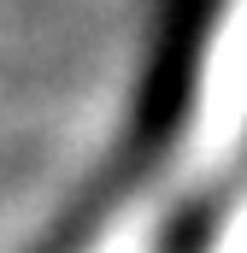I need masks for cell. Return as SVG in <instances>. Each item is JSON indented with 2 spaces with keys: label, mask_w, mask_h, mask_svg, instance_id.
<instances>
[{
  "label": "cell",
  "mask_w": 247,
  "mask_h": 253,
  "mask_svg": "<svg viewBox=\"0 0 247 253\" xmlns=\"http://www.w3.org/2000/svg\"><path fill=\"white\" fill-rule=\"evenodd\" d=\"M212 30V0H165V18H159V47L141 71V88H135V112L124 129L118 153L88 177V189L77 194L59 212V224L41 236L36 253H82L94 242V230L118 212L129 194L141 189V177L171 153L177 129L188 118V100H194V77L206 59V36Z\"/></svg>",
  "instance_id": "cell-1"
}]
</instances>
